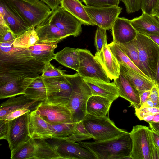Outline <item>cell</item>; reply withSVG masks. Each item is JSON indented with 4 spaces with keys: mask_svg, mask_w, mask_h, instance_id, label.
<instances>
[{
    "mask_svg": "<svg viewBox=\"0 0 159 159\" xmlns=\"http://www.w3.org/2000/svg\"><path fill=\"white\" fill-rule=\"evenodd\" d=\"M25 94L32 99L44 102L47 98L46 88L41 75L35 77L25 91Z\"/></svg>",
    "mask_w": 159,
    "mask_h": 159,
    "instance_id": "obj_30",
    "label": "cell"
},
{
    "mask_svg": "<svg viewBox=\"0 0 159 159\" xmlns=\"http://www.w3.org/2000/svg\"><path fill=\"white\" fill-rule=\"evenodd\" d=\"M158 89H159V87H158Z\"/></svg>",
    "mask_w": 159,
    "mask_h": 159,
    "instance_id": "obj_61",
    "label": "cell"
},
{
    "mask_svg": "<svg viewBox=\"0 0 159 159\" xmlns=\"http://www.w3.org/2000/svg\"><path fill=\"white\" fill-rule=\"evenodd\" d=\"M79 65L77 72L83 78L110 82V79L101 64L89 50L79 49Z\"/></svg>",
    "mask_w": 159,
    "mask_h": 159,
    "instance_id": "obj_9",
    "label": "cell"
},
{
    "mask_svg": "<svg viewBox=\"0 0 159 159\" xmlns=\"http://www.w3.org/2000/svg\"><path fill=\"white\" fill-rule=\"evenodd\" d=\"M48 19L69 36L76 37L82 32V23L61 6L52 11Z\"/></svg>",
    "mask_w": 159,
    "mask_h": 159,
    "instance_id": "obj_12",
    "label": "cell"
},
{
    "mask_svg": "<svg viewBox=\"0 0 159 159\" xmlns=\"http://www.w3.org/2000/svg\"><path fill=\"white\" fill-rule=\"evenodd\" d=\"M0 4L3 7L4 11L3 14H0V16H3L6 23L16 37L31 29L7 3L0 0Z\"/></svg>",
    "mask_w": 159,
    "mask_h": 159,
    "instance_id": "obj_21",
    "label": "cell"
},
{
    "mask_svg": "<svg viewBox=\"0 0 159 159\" xmlns=\"http://www.w3.org/2000/svg\"><path fill=\"white\" fill-rule=\"evenodd\" d=\"M152 122L156 123L159 122V113L154 115Z\"/></svg>",
    "mask_w": 159,
    "mask_h": 159,
    "instance_id": "obj_59",
    "label": "cell"
},
{
    "mask_svg": "<svg viewBox=\"0 0 159 159\" xmlns=\"http://www.w3.org/2000/svg\"><path fill=\"white\" fill-rule=\"evenodd\" d=\"M135 109V114L140 120H143L144 117L148 116L151 115H155L159 113V108L143 107Z\"/></svg>",
    "mask_w": 159,
    "mask_h": 159,
    "instance_id": "obj_43",
    "label": "cell"
},
{
    "mask_svg": "<svg viewBox=\"0 0 159 159\" xmlns=\"http://www.w3.org/2000/svg\"><path fill=\"white\" fill-rule=\"evenodd\" d=\"M114 82L118 89L119 96L129 102L135 109L141 107L139 92L120 73Z\"/></svg>",
    "mask_w": 159,
    "mask_h": 159,
    "instance_id": "obj_25",
    "label": "cell"
},
{
    "mask_svg": "<svg viewBox=\"0 0 159 159\" xmlns=\"http://www.w3.org/2000/svg\"><path fill=\"white\" fill-rule=\"evenodd\" d=\"M42 102L30 99L25 94L9 98L0 105V119H4L9 114L16 110L30 107L37 108Z\"/></svg>",
    "mask_w": 159,
    "mask_h": 159,
    "instance_id": "obj_16",
    "label": "cell"
},
{
    "mask_svg": "<svg viewBox=\"0 0 159 159\" xmlns=\"http://www.w3.org/2000/svg\"><path fill=\"white\" fill-rule=\"evenodd\" d=\"M152 136L155 144L159 148V132L151 129Z\"/></svg>",
    "mask_w": 159,
    "mask_h": 159,
    "instance_id": "obj_52",
    "label": "cell"
},
{
    "mask_svg": "<svg viewBox=\"0 0 159 159\" xmlns=\"http://www.w3.org/2000/svg\"><path fill=\"white\" fill-rule=\"evenodd\" d=\"M149 124L151 130L159 132V122H151Z\"/></svg>",
    "mask_w": 159,
    "mask_h": 159,
    "instance_id": "obj_55",
    "label": "cell"
},
{
    "mask_svg": "<svg viewBox=\"0 0 159 159\" xmlns=\"http://www.w3.org/2000/svg\"><path fill=\"white\" fill-rule=\"evenodd\" d=\"M60 5L82 24L87 25H95L92 21L84 7L79 0H60Z\"/></svg>",
    "mask_w": 159,
    "mask_h": 159,
    "instance_id": "obj_27",
    "label": "cell"
},
{
    "mask_svg": "<svg viewBox=\"0 0 159 159\" xmlns=\"http://www.w3.org/2000/svg\"><path fill=\"white\" fill-rule=\"evenodd\" d=\"M30 112L9 120L7 140L11 152L23 144L31 138L29 129Z\"/></svg>",
    "mask_w": 159,
    "mask_h": 159,
    "instance_id": "obj_10",
    "label": "cell"
},
{
    "mask_svg": "<svg viewBox=\"0 0 159 159\" xmlns=\"http://www.w3.org/2000/svg\"><path fill=\"white\" fill-rule=\"evenodd\" d=\"M42 77L47 93V100L44 102L49 104L66 106L72 87L65 75L57 77Z\"/></svg>",
    "mask_w": 159,
    "mask_h": 159,
    "instance_id": "obj_7",
    "label": "cell"
},
{
    "mask_svg": "<svg viewBox=\"0 0 159 159\" xmlns=\"http://www.w3.org/2000/svg\"><path fill=\"white\" fill-rule=\"evenodd\" d=\"M118 44L120 45L122 51L134 64L140 70L148 77L144 68L140 62L139 59L136 39L126 43Z\"/></svg>",
    "mask_w": 159,
    "mask_h": 159,
    "instance_id": "obj_34",
    "label": "cell"
},
{
    "mask_svg": "<svg viewBox=\"0 0 159 159\" xmlns=\"http://www.w3.org/2000/svg\"><path fill=\"white\" fill-rule=\"evenodd\" d=\"M15 40L0 43V72L42 74L45 64L36 60L27 48L13 47Z\"/></svg>",
    "mask_w": 159,
    "mask_h": 159,
    "instance_id": "obj_1",
    "label": "cell"
},
{
    "mask_svg": "<svg viewBox=\"0 0 159 159\" xmlns=\"http://www.w3.org/2000/svg\"><path fill=\"white\" fill-rule=\"evenodd\" d=\"M59 42L36 43L27 48L36 60L46 64L54 59V51Z\"/></svg>",
    "mask_w": 159,
    "mask_h": 159,
    "instance_id": "obj_26",
    "label": "cell"
},
{
    "mask_svg": "<svg viewBox=\"0 0 159 159\" xmlns=\"http://www.w3.org/2000/svg\"><path fill=\"white\" fill-rule=\"evenodd\" d=\"M151 89L146 91L139 95L141 106L149 99Z\"/></svg>",
    "mask_w": 159,
    "mask_h": 159,
    "instance_id": "obj_51",
    "label": "cell"
},
{
    "mask_svg": "<svg viewBox=\"0 0 159 159\" xmlns=\"http://www.w3.org/2000/svg\"><path fill=\"white\" fill-rule=\"evenodd\" d=\"M65 76L72 87L66 107L71 113L72 122L77 123L85 117L87 102L92 94L89 87L77 72L72 75L66 74Z\"/></svg>",
    "mask_w": 159,
    "mask_h": 159,
    "instance_id": "obj_3",
    "label": "cell"
},
{
    "mask_svg": "<svg viewBox=\"0 0 159 159\" xmlns=\"http://www.w3.org/2000/svg\"><path fill=\"white\" fill-rule=\"evenodd\" d=\"M79 144L93 153L97 159H132V141L130 133L109 139Z\"/></svg>",
    "mask_w": 159,
    "mask_h": 159,
    "instance_id": "obj_2",
    "label": "cell"
},
{
    "mask_svg": "<svg viewBox=\"0 0 159 159\" xmlns=\"http://www.w3.org/2000/svg\"><path fill=\"white\" fill-rule=\"evenodd\" d=\"M154 84L159 87V57L157 63L156 73L155 77Z\"/></svg>",
    "mask_w": 159,
    "mask_h": 159,
    "instance_id": "obj_54",
    "label": "cell"
},
{
    "mask_svg": "<svg viewBox=\"0 0 159 159\" xmlns=\"http://www.w3.org/2000/svg\"><path fill=\"white\" fill-rule=\"evenodd\" d=\"M83 79L90 89L92 95L102 96L113 101L120 97L118 89L114 82L110 83L95 79Z\"/></svg>",
    "mask_w": 159,
    "mask_h": 159,
    "instance_id": "obj_20",
    "label": "cell"
},
{
    "mask_svg": "<svg viewBox=\"0 0 159 159\" xmlns=\"http://www.w3.org/2000/svg\"><path fill=\"white\" fill-rule=\"evenodd\" d=\"M149 99L153 102L154 107L159 108V90L156 85L152 88Z\"/></svg>",
    "mask_w": 159,
    "mask_h": 159,
    "instance_id": "obj_47",
    "label": "cell"
},
{
    "mask_svg": "<svg viewBox=\"0 0 159 159\" xmlns=\"http://www.w3.org/2000/svg\"><path fill=\"white\" fill-rule=\"evenodd\" d=\"M130 20L132 25L139 33L147 36L159 33V21L152 15L142 12L140 16Z\"/></svg>",
    "mask_w": 159,
    "mask_h": 159,
    "instance_id": "obj_22",
    "label": "cell"
},
{
    "mask_svg": "<svg viewBox=\"0 0 159 159\" xmlns=\"http://www.w3.org/2000/svg\"><path fill=\"white\" fill-rule=\"evenodd\" d=\"M16 37L5 21L0 22V43L15 40Z\"/></svg>",
    "mask_w": 159,
    "mask_h": 159,
    "instance_id": "obj_40",
    "label": "cell"
},
{
    "mask_svg": "<svg viewBox=\"0 0 159 159\" xmlns=\"http://www.w3.org/2000/svg\"><path fill=\"white\" fill-rule=\"evenodd\" d=\"M113 101L102 96L92 95L87 102L86 113L97 116H106Z\"/></svg>",
    "mask_w": 159,
    "mask_h": 159,
    "instance_id": "obj_28",
    "label": "cell"
},
{
    "mask_svg": "<svg viewBox=\"0 0 159 159\" xmlns=\"http://www.w3.org/2000/svg\"><path fill=\"white\" fill-rule=\"evenodd\" d=\"M157 19H158V20H159V17H157Z\"/></svg>",
    "mask_w": 159,
    "mask_h": 159,
    "instance_id": "obj_60",
    "label": "cell"
},
{
    "mask_svg": "<svg viewBox=\"0 0 159 159\" xmlns=\"http://www.w3.org/2000/svg\"><path fill=\"white\" fill-rule=\"evenodd\" d=\"M34 139L36 150L34 159H61L55 149L45 139Z\"/></svg>",
    "mask_w": 159,
    "mask_h": 159,
    "instance_id": "obj_31",
    "label": "cell"
},
{
    "mask_svg": "<svg viewBox=\"0 0 159 159\" xmlns=\"http://www.w3.org/2000/svg\"><path fill=\"white\" fill-rule=\"evenodd\" d=\"M154 115H151L148 116L144 117L143 120L149 123L152 122V121Z\"/></svg>",
    "mask_w": 159,
    "mask_h": 159,
    "instance_id": "obj_58",
    "label": "cell"
},
{
    "mask_svg": "<svg viewBox=\"0 0 159 159\" xmlns=\"http://www.w3.org/2000/svg\"><path fill=\"white\" fill-rule=\"evenodd\" d=\"M111 29L113 41L117 43H126L136 38L137 32L130 20L125 18L118 17Z\"/></svg>",
    "mask_w": 159,
    "mask_h": 159,
    "instance_id": "obj_15",
    "label": "cell"
},
{
    "mask_svg": "<svg viewBox=\"0 0 159 159\" xmlns=\"http://www.w3.org/2000/svg\"><path fill=\"white\" fill-rule=\"evenodd\" d=\"M94 56L101 65L110 79L114 80L118 77L120 73V64L108 44L104 45L100 52H96Z\"/></svg>",
    "mask_w": 159,
    "mask_h": 159,
    "instance_id": "obj_17",
    "label": "cell"
},
{
    "mask_svg": "<svg viewBox=\"0 0 159 159\" xmlns=\"http://www.w3.org/2000/svg\"><path fill=\"white\" fill-rule=\"evenodd\" d=\"M84 7L95 25L106 30L111 28L122 10L121 7L117 6L95 7L86 5Z\"/></svg>",
    "mask_w": 159,
    "mask_h": 159,
    "instance_id": "obj_13",
    "label": "cell"
},
{
    "mask_svg": "<svg viewBox=\"0 0 159 159\" xmlns=\"http://www.w3.org/2000/svg\"><path fill=\"white\" fill-rule=\"evenodd\" d=\"M8 120L0 119V139L7 140L8 131Z\"/></svg>",
    "mask_w": 159,
    "mask_h": 159,
    "instance_id": "obj_48",
    "label": "cell"
},
{
    "mask_svg": "<svg viewBox=\"0 0 159 159\" xmlns=\"http://www.w3.org/2000/svg\"><path fill=\"white\" fill-rule=\"evenodd\" d=\"M120 73L139 93L151 89L155 84L151 80L123 64H120Z\"/></svg>",
    "mask_w": 159,
    "mask_h": 159,
    "instance_id": "obj_19",
    "label": "cell"
},
{
    "mask_svg": "<svg viewBox=\"0 0 159 159\" xmlns=\"http://www.w3.org/2000/svg\"><path fill=\"white\" fill-rule=\"evenodd\" d=\"M150 143L152 159H159V148L153 142L151 129L150 131Z\"/></svg>",
    "mask_w": 159,
    "mask_h": 159,
    "instance_id": "obj_49",
    "label": "cell"
},
{
    "mask_svg": "<svg viewBox=\"0 0 159 159\" xmlns=\"http://www.w3.org/2000/svg\"><path fill=\"white\" fill-rule=\"evenodd\" d=\"M86 6L101 7L118 5L120 0H82Z\"/></svg>",
    "mask_w": 159,
    "mask_h": 159,
    "instance_id": "obj_42",
    "label": "cell"
},
{
    "mask_svg": "<svg viewBox=\"0 0 159 159\" xmlns=\"http://www.w3.org/2000/svg\"><path fill=\"white\" fill-rule=\"evenodd\" d=\"M157 0H141V9L142 12L152 15V10Z\"/></svg>",
    "mask_w": 159,
    "mask_h": 159,
    "instance_id": "obj_46",
    "label": "cell"
},
{
    "mask_svg": "<svg viewBox=\"0 0 159 159\" xmlns=\"http://www.w3.org/2000/svg\"><path fill=\"white\" fill-rule=\"evenodd\" d=\"M156 17H159V0H157L154 7L152 13V15Z\"/></svg>",
    "mask_w": 159,
    "mask_h": 159,
    "instance_id": "obj_53",
    "label": "cell"
},
{
    "mask_svg": "<svg viewBox=\"0 0 159 159\" xmlns=\"http://www.w3.org/2000/svg\"><path fill=\"white\" fill-rule=\"evenodd\" d=\"M8 5L30 28H35L50 16L52 10L40 0H1Z\"/></svg>",
    "mask_w": 159,
    "mask_h": 159,
    "instance_id": "obj_4",
    "label": "cell"
},
{
    "mask_svg": "<svg viewBox=\"0 0 159 159\" xmlns=\"http://www.w3.org/2000/svg\"><path fill=\"white\" fill-rule=\"evenodd\" d=\"M54 59L64 66L77 72L79 65V48L65 47L55 54Z\"/></svg>",
    "mask_w": 159,
    "mask_h": 159,
    "instance_id": "obj_29",
    "label": "cell"
},
{
    "mask_svg": "<svg viewBox=\"0 0 159 159\" xmlns=\"http://www.w3.org/2000/svg\"><path fill=\"white\" fill-rule=\"evenodd\" d=\"M124 4L127 13L135 12L141 9V0H120Z\"/></svg>",
    "mask_w": 159,
    "mask_h": 159,
    "instance_id": "obj_44",
    "label": "cell"
},
{
    "mask_svg": "<svg viewBox=\"0 0 159 159\" xmlns=\"http://www.w3.org/2000/svg\"><path fill=\"white\" fill-rule=\"evenodd\" d=\"M70 141L75 142L89 140L93 137L85 128L82 121L76 123L75 131L72 135L65 137Z\"/></svg>",
    "mask_w": 159,
    "mask_h": 159,
    "instance_id": "obj_37",
    "label": "cell"
},
{
    "mask_svg": "<svg viewBox=\"0 0 159 159\" xmlns=\"http://www.w3.org/2000/svg\"><path fill=\"white\" fill-rule=\"evenodd\" d=\"M65 74L64 71L56 68L50 62L45 64L41 76L43 77H52L61 76Z\"/></svg>",
    "mask_w": 159,
    "mask_h": 159,
    "instance_id": "obj_41",
    "label": "cell"
},
{
    "mask_svg": "<svg viewBox=\"0 0 159 159\" xmlns=\"http://www.w3.org/2000/svg\"><path fill=\"white\" fill-rule=\"evenodd\" d=\"M82 121L95 141L109 139L128 132L117 127L106 116H97L87 113Z\"/></svg>",
    "mask_w": 159,
    "mask_h": 159,
    "instance_id": "obj_5",
    "label": "cell"
},
{
    "mask_svg": "<svg viewBox=\"0 0 159 159\" xmlns=\"http://www.w3.org/2000/svg\"><path fill=\"white\" fill-rule=\"evenodd\" d=\"M29 129L33 139H47L53 137L48 123L37 113L36 110L30 113Z\"/></svg>",
    "mask_w": 159,
    "mask_h": 159,
    "instance_id": "obj_23",
    "label": "cell"
},
{
    "mask_svg": "<svg viewBox=\"0 0 159 159\" xmlns=\"http://www.w3.org/2000/svg\"><path fill=\"white\" fill-rule=\"evenodd\" d=\"M39 74H31L16 71L0 72V85L18 79L27 77H36Z\"/></svg>",
    "mask_w": 159,
    "mask_h": 159,
    "instance_id": "obj_38",
    "label": "cell"
},
{
    "mask_svg": "<svg viewBox=\"0 0 159 159\" xmlns=\"http://www.w3.org/2000/svg\"><path fill=\"white\" fill-rule=\"evenodd\" d=\"M154 107L153 102L150 99H148L144 103L141 105L140 108Z\"/></svg>",
    "mask_w": 159,
    "mask_h": 159,
    "instance_id": "obj_57",
    "label": "cell"
},
{
    "mask_svg": "<svg viewBox=\"0 0 159 159\" xmlns=\"http://www.w3.org/2000/svg\"><path fill=\"white\" fill-rule=\"evenodd\" d=\"M108 45L112 53L120 64H124L138 72L141 75L151 80L149 78L140 70L132 61L122 51L119 44L112 41L111 43L108 44Z\"/></svg>",
    "mask_w": 159,
    "mask_h": 159,
    "instance_id": "obj_33",
    "label": "cell"
},
{
    "mask_svg": "<svg viewBox=\"0 0 159 159\" xmlns=\"http://www.w3.org/2000/svg\"><path fill=\"white\" fill-rule=\"evenodd\" d=\"M34 107L26 108L15 111L9 114L4 119L7 120H11L17 118L24 114L36 110Z\"/></svg>",
    "mask_w": 159,
    "mask_h": 159,
    "instance_id": "obj_45",
    "label": "cell"
},
{
    "mask_svg": "<svg viewBox=\"0 0 159 159\" xmlns=\"http://www.w3.org/2000/svg\"><path fill=\"white\" fill-rule=\"evenodd\" d=\"M36 150L35 139L31 138L15 150L11 152V159H34Z\"/></svg>",
    "mask_w": 159,
    "mask_h": 159,
    "instance_id": "obj_32",
    "label": "cell"
},
{
    "mask_svg": "<svg viewBox=\"0 0 159 159\" xmlns=\"http://www.w3.org/2000/svg\"><path fill=\"white\" fill-rule=\"evenodd\" d=\"M36 77L18 79L0 85V99L25 94L27 88Z\"/></svg>",
    "mask_w": 159,
    "mask_h": 159,
    "instance_id": "obj_24",
    "label": "cell"
},
{
    "mask_svg": "<svg viewBox=\"0 0 159 159\" xmlns=\"http://www.w3.org/2000/svg\"><path fill=\"white\" fill-rule=\"evenodd\" d=\"M37 113L49 124L73 122L70 111L66 106L41 102L36 109Z\"/></svg>",
    "mask_w": 159,
    "mask_h": 159,
    "instance_id": "obj_14",
    "label": "cell"
},
{
    "mask_svg": "<svg viewBox=\"0 0 159 159\" xmlns=\"http://www.w3.org/2000/svg\"><path fill=\"white\" fill-rule=\"evenodd\" d=\"M139 59L148 77L154 83L159 47L148 36L137 33L136 38Z\"/></svg>",
    "mask_w": 159,
    "mask_h": 159,
    "instance_id": "obj_6",
    "label": "cell"
},
{
    "mask_svg": "<svg viewBox=\"0 0 159 159\" xmlns=\"http://www.w3.org/2000/svg\"><path fill=\"white\" fill-rule=\"evenodd\" d=\"M106 31V29L99 27L97 28L95 36V45L96 52H100L102 47L107 44Z\"/></svg>",
    "mask_w": 159,
    "mask_h": 159,
    "instance_id": "obj_39",
    "label": "cell"
},
{
    "mask_svg": "<svg viewBox=\"0 0 159 159\" xmlns=\"http://www.w3.org/2000/svg\"><path fill=\"white\" fill-rule=\"evenodd\" d=\"M45 139L55 149L61 159H97L93 153L79 143L65 137H53Z\"/></svg>",
    "mask_w": 159,
    "mask_h": 159,
    "instance_id": "obj_8",
    "label": "cell"
},
{
    "mask_svg": "<svg viewBox=\"0 0 159 159\" xmlns=\"http://www.w3.org/2000/svg\"><path fill=\"white\" fill-rule=\"evenodd\" d=\"M149 128L137 125L130 132L132 141V159H152L150 143Z\"/></svg>",
    "mask_w": 159,
    "mask_h": 159,
    "instance_id": "obj_11",
    "label": "cell"
},
{
    "mask_svg": "<svg viewBox=\"0 0 159 159\" xmlns=\"http://www.w3.org/2000/svg\"><path fill=\"white\" fill-rule=\"evenodd\" d=\"M35 30L39 38L36 43L60 42L69 36L48 18L36 27Z\"/></svg>",
    "mask_w": 159,
    "mask_h": 159,
    "instance_id": "obj_18",
    "label": "cell"
},
{
    "mask_svg": "<svg viewBox=\"0 0 159 159\" xmlns=\"http://www.w3.org/2000/svg\"><path fill=\"white\" fill-rule=\"evenodd\" d=\"M53 137L64 138L72 135L75 131L76 123H48Z\"/></svg>",
    "mask_w": 159,
    "mask_h": 159,
    "instance_id": "obj_36",
    "label": "cell"
},
{
    "mask_svg": "<svg viewBox=\"0 0 159 159\" xmlns=\"http://www.w3.org/2000/svg\"><path fill=\"white\" fill-rule=\"evenodd\" d=\"M159 47V33L148 36Z\"/></svg>",
    "mask_w": 159,
    "mask_h": 159,
    "instance_id": "obj_56",
    "label": "cell"
},
{
    "mask_svg": "<svg viewBox=\"0 0 159 159\" xmlns=\"http://www.w3.org/2000/svg\"><path fill=\"white\" fill-rule=\"evenodd\" d=\"M39 39L35 28L34 27L16 37L13 45L15 47L27 48L36 43Z\"/></svg>",
    "mask_w": 159,
    "mask_h": 159,
    "instance_id": "obj_35",
    "label": "cell"
},
{
    "mask_svg": "<svg viewBox=\"0 0 159 159\" xmlns=\"http://www.w3.org/2000/svg\"><path fill=\"white\" fill-rule=\"evenodd\" d=\"M48 6L52 11L56 9L60 4V0H40Z\"/></svg>",
    "mask_w": 159,
    "mask_h": 159,
    "instance_id": "obj_50",
    "label": "cell"
}]
</instances>
